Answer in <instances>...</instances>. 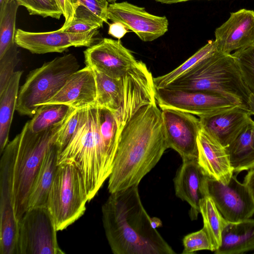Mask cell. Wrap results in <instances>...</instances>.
Wrapping results in <instances>:
<instances>
[{
	"label": "cell",
	"instance_id": "6da1fadb",
	"mask_svg": "<svg viewBox=\"0 0 254 254\" xmlns=\"http://www.w3.org/2000/svg\"><path fill=\"white\" fill-rule=\"evenodd\" d=\"M169 148L161 109L155 97L125 122L108 189L113 193L138 185Z\"/></svg>",
	"mask_w": 254,
	"mask_h": 254
},
{
	"label": "cell",
	"instance_id": "7a4b0ae2",
	"mask_svg": "<svg viewBox=\"0 0 254 254\" xmlns=\"http://www.w3.org/2000/svg\"><path fill=\"white\" fill-rule=\"evenodd\" d=\"M138 185L111 193L102 206L105 235L115 254H174L151 225Z\"/></svg>",
	"mask_w": 254,
	"mask_h": 254
},
{
	"label": "cell",
	"instance_id": "3957f363",
	"mask_svg": "<svg viewBox=\"0 0 254 254\" xmlns=\"http://www.w3.org/2000/svg\"><path fill=\"white\" fill-rule=\"evenodd\" d=\"M66 160L73 161L79 169L90 201L109 178L114 163L101 135L97 105L79 109L78 126L58 155V164Z\"/></svg>",
	"mask_w": 254,
	"mask_h": 254
},
{
	"label": "cell",
	"instance_id": "277c9868",
	"mask_svg": "<svg viewBox=\"0 0 254 254\" xmlns=\"http://www.w3.org/2000/svg\"><path fill=\"white\" fill-rule=\"evenodd\" d=\"M163 88L217 93L249 110L252 91L243 79L232 54L217 51Z\"/></svg>",
	"mask_w": 254,
	"mask_h": 254
},
{
	"label": "cell",
	"instance_id": "5b68a950",
	"mask_svg": "<svg viewBox=\"0 0 254 254\" xmlns=\"http://www.w3.org/2000/svg\"><path fill=\"white\" fill-rule=\"evenodd\" d=\"M65 121L37 133L30 131L27 122L18 134L19 141L13 169V205L18 221L27 211L30 190L44 157L55 142Z\"/></svg>",
	"mask_w": 254,
	"mask_h": 254
},
{
	"label": "cell",
	"instance_id": "8992f818",
	"mask_svg": "<svg viewBox=\"0 0 254 254\" xmlns=\"http://www.w3.org/2000/svg\"><path fill=\"white\" fill-rule=\"evenodd\" d=\"M80 65L68 54L44 63L27 75L20 87L16 110L21 115L33 117L39 108L53 98Z\"/></svg>",
	"mask_w": 254,
	"mask_h": 254
},
{
	"label": "cell",
	"instance_id": "52a82bcc",
	"mask_svg": "<svg viewBox=\"0 0 254 254\" xmlns=\"http://www.w3.org/2000/svg\"><path fill=\"white\" fill-rule=\"evenodd\" d=\"M87 201L84 181L75 164L71 160L58 164L47 204L57 230L65 229L82 216Z\"/></svg>",
	"mask_w": 254,
	"mask_h": 254
},
{
	"label": "cell",
	"instance_id": "ba28073f",
	"mask_svg": "<svg viewBox=\"0 0 254 254\" xmlns=\"http://www.w3.org/2000/svg\"><path fill=\"white\" fill-rule=\"evenodd\" d=\"M19 136L4 149L0 164V254H17L18 221L13 205V169Z\"/></svg>",
	"mask_w": 254,
	"mask_h": 254
},
{
	"label": "cell",
	"instance_id": "9c48e42d",
	"mask_svg": "<svg viewBox=\"0 0 254 254\" xmlns=\"http://www.w3.org/2000/svg\"><path fill=\"white\" fill-rule=\"evenodd\" d=\"M56 224L47 207L28 209L18 221L17 254H62Z\"/></svg>",
	"mask_w": 254,
	"mask_h": 254
},
{
	"label": "cell",
	"instance_id": "30bf717a",
	"mask_svg": "<svg viewBox=\"0 0 254 254\" xmlns=\"http://www.w3.org/2000/svg\"><path fill=\"white\" fill-rule=\"evenodd\" d=\"M155 95L161 109L178 110L199 118L212 116L239 106L224 96L212 92L155 87Z\"/></svg>",
	"mask_w": 254,
	"mask_h": 254
},
{
	"label": "cell",
	"instance_id": "8fae6325",
	"mask_svg": "<svg viewBox=\"0 0 254 254\" xmlns=\"http://www.w3.org/2000/svg\"><path fill=\"white\" fill-rule=\"evenodd\" d=\"M101 39L98 30L70 33L57 30L50 32H29L17 29L15 43L32 54L62 53L71 47H89Z\"/></svg>",
	"mask_w": 254,
	"mask_h": 254
},
{
	"label": "cell",
	"instance_id": "7c38bea8",
	"mask_svg": "<svg viewBox=\"0 0 254 254\" xmlns=\"http://www.w3.org/2000/svg\"><path fill=\"white\" fill-rule=\"evenodd\" d=\"M207 184L208 195L228 221L244 220L254 214V200L246 185L237 180V175H233L227 184L208 177Z\"/></svg>",
	"mask_w": 254,
	"mask_h": 254
},
{
	"label": "cell",
	"instance_id": "4fadbf2b",
	"mask_svg": "<svg viewBox=\"0 0 254 254\" xmlns=\"http://www.w3.org/2000/svg\"><path fill=\"white\" fill-rule=\"evenodd\" d=\"M86 66L111 77L120 78L138 63L120 40L105 38L84 52Z\"/></svg>",
	"mask_w": 254,
	"mask_h": 254
},
{
	"label": "cell",
	"instance_id": "5bb4252c",
	"mask_svg": "<svg viewBox=\"0 0 254 254\" xmlns=\"http://www.w3.org/2000/svg\"><path fill=\"white\" fill-rule=\"evenodd\" d=\"M169 148L177 151L182 160L197 159V137L201 128L199 118L173 109H161Z\"/></svg>",
	"mask_w": 254,
	"mask_h": 254
},
{
	"label": "cell",
	"instance_id": "9a60e30c",
	"mask_svg": "<svg viewBox=\"0 0 254 254\" xmlns=\"http://www.w3.org/2000/svg\"><path fill=\"white\" fill-rule=\"evenodd\" d=\"M108 17L112 22L122 23L143 42L154 41L168 30L169 21L165 16L152 14L144 7L126 1L109 4Z\"/></svg>",
	"mask_w": 254,
	"mask_h": 254
},
{
	"label": "cell",
	"instance_id": "2e32d148",
	"mask_svg": "<svg viewBox=\"0 0 254 254\" xmlns=\"http://www.w3.org/2000/svg\"><path fill=\"white\" fill-rule=\"evenodd\" d=\"M217 51L225 54L254 44V11L243 8L231 12L214 32Z\"/></svg>",
	"mask_w": 254,
	"mask_h": 254
},
{
	"label": "cell",
	"instance_id": "e0dca14e",
	"mask_svg": "<svg viewBox=\"0 0 254 254\" xmlns=\"http://www.w3.org/2000/svg\"><path fill=\"white\" fill-rule=\"evenodd\" d=\"M207 178L197 159H190L183 161L174 179L176 196L190 206L189 213L191 220L197 219L200 201L208 194Z\"/></svg>",
	"mask_w": 254,
	"mask_h": 254
},
{
	"label": "cell",
	"instance_id": "ac0fdd59",
	"mask_svg": "<svg viewBox=\"0 0 254 254\" xmlns=\"http://www.w3.org/2000/svg\"><path fill=\"white\" fill-rule=\"evenodd\" d=\"M197 142V162L204 173L210 178L228 184L234 172L226 148L201 126Z\"/></svg>",
	"mask_w": 254,
	"mask_h": 254
},
{
	"label": "cell",
	"instance_id": "d6986e66",
	"mask_svg": "<svg viewBox=\"0 0 254 254\" xmlns=\"http://www.w3.org/2000/svg\"><path fill=\"white\" fill-rule=\"evenodd\" d=\"M96 95L94 70L86 66L72 74L58 93L43 105L60 104L81 109L95 104Z\"/></svg>",
	"mask_w": 254,
	"mask_h": 254
},
{
	"label": "cell",
	"instance_id": "ffe728a7",
	"mask_svg": "<svg viewBox=\"0 0 254 254\" xmlns=\"http://www.w3.org/2000/svg\"><path fill=\"white\" fill-rule=\"evenodd\" d=\"M249 110L237 106L219 114L199 119L201 127L226 147L252 119Z\"/></svg>",
	"mask_w": 254,
	"mask_h": 254
},
{
	"label": "cell",
	"instance_id": "44dd1931",
	"mask_svg": "<svg viewBox=\"0 0 254 254\" xmlns=\"http://www.w3.org/2000/svg\"><path fill=\"white\" fill-rule=\"evenodd\" d=\"M254 250V219L228 221L216 254H240Z\"/></svg>",
	"mask_w": 254,
	"mask_h": 254
},
{
	"label": "cell",
	"instance_id": "7402d4cb",
	"mask_svg": "<svg viewBox=\"0 0 254 254\" xmlns=\"http://www.w3.org/2000/svg\"><path fill=\"white\" fill-rule=\"evenodd\" d=\"M58 149L53 143L46 153L30 190L27 209L47 207L49 193L58 166Z\"/></svg>",
	"mask_w": 254,
	"mask_h": 254
},
{
	"label": "cell",
	"instance_id": "603a6c76",
	"mask_svg": "<svg viewBox=\"0 0 254 254\" xmlns=\"http://www.w3.org/2000/svg\"><path fill=\"white\" fill-rule=\"evenodd\" d=\"M235 173L254 167V121L252 119L225 147Z\"/></svg>",
	"mask_w": 254,
	"mask_h": 254
},
{
	"label": "cell",
	"instance_id": "cb8c5ba5",
	"mask_svg": "<svg viewBox=\"0 0 254 254\" xmlns=\"http://www.w3.org/2000/svg\"><path fill=\"white\" fill-rule=\"evenodd\" d=\"M22 71H15L5 90L0 94V152L8 144L9 132L16 110Z\"/></svg>",
	"mask_w": 254,
	"mask_h": 254
},
{
	"label": "cell",
	"instance_id": "d4e9b609",
	"mask_svg": "<svg viewBox=\"0 0 254 254\" xmlns=\"http://www.w3.org/2000/svg\"><path fill=\"white\" fill-rule=\"evenodd\" d=\"M94 70L97 89L95 104L114 112L117 111L123 99L124 76L120 78H113Z\"/></svg>",
	"mask_w": 254,
	"mask_h": 254
},
{
	"label": "cell",
	"instance_id": "484cf974",
	"mask_svg": "<svg viewBox=\"0 0 254 254\" xmlns=\"http://www.w3.org/2000/svg\"><path fill=\"white\" fill-rule=\"evenodd\" d=\"M199 209L203 219V228L209 236L214 252L220 246L222 232L228 221L208 194L200 200Z\"/></svg>",
	"mask_w": 254,
	"mask_h": 254
},
{
	"label": "cell",
	"instance_id": "4316f807",
	"mask_svg": "<svg viewBox=\"0 0 254 254\" xmlns=\"http://www.w3.org/2000/svg\"><path fill=\"white\" fill-rule=\"evenodd\" d=\"M74 108L60 104L42 105L28 121L29 128L34 133L45 130L64 122Z\"/></svg>",
	"mask_w": 254,
	"mask_h": 254
},
{
	"label": "cell",
	"instance_id": "83f0119b",
	"mask_svg": "<svg viewBox=\"0 0 254 254\" xmlns=\"http://www.w3.org/2000/svg\"><path fill=\"white\" fill-rule=\"evenodd\" d=\"M217 51L215 40H210L207 43L182 64L170 72L153 77L154 86L156 88H163L183 75L203 59Z\"/></svg>",
	"mask_w": 254,
	"mask_h": 254
},
{
	"label": "cell",
	"instance_id": "f1b7e54d",
	"mask_svg": "<svg viewBox=\"0 0 254 254\" xmlns=\"http://www.w3.org/2000/svg\"><path fill=\"white\" fill-rule=\"evenodd\" d=\"M19 5L11 0L5 10L0 13V58L15 43L16 18Z\"/></svg>",
	"mask_w": 254,
	"mask_h": 254
},
{
	"label": "cell",
	"instance_id": "f546056e",
	"mask_svg": "<svg viewBox=\"0 0 254 254\" xmlns=\"http://www.w3.org/2000/svg\"><path fill=\"white\" fill-rule=\"evenodd\" d=\"M245 83L254 92V44L231 54Z\"/></svg>",
	"mask_w": 254,
	"mask_h": 254
},
{
	"label": "cell",
	"instance_id": "4dcf8cb0",
	"mask_svg": "<svg viewBox=\"0 0 254 254\" xmlns=\"http://www.w3.org/2000/svg\"><path fill=\"white\" fill-rule=\"evenodd\" d=\"M103 22L79 6L72 21L63 30L70 33H84L98 30L103 27Z\"/></svg>",
	"mask_w": 254,
	"mask_h": 254
},
{
	"label": "cell",
	"instance_id": "1f68e13d",
	"mask_svg": "<svg viewBox=\"0 0 254 254\" xmlns=\"http://www.w3.org/2000/svg\"><path fill=\"white\" fill-rule=\"evenodd\" d=\"M30 15L60 19L62 13L53 0H16Z\"/></svg>",
	"mask_w": 254,
	"mask_h": 254
},
{
	"label": "cell",
	"instance_id": "d6a6232c",
	"mask_svg": "<svg viewBox=\"0 0 254 254\" xmlns=\"http://www.w3.org/2000/svg\"><path fill=\"white\" fill-rule=\"evenodd\" d=\"M17 47L14 43L0 58V94L7 86L19 61Z\"/></svg>",
	"mask_w": 254,
	"mask_h": 254
},
{
	"label": "cell",
	"instance_id": "836d02e7",
	"mask_svg": "<svg viewBox=\"0 0 254 254\" xmlns=\"http://www.w3.org/2000/svg\"><path fill=\"white\" fill-rule=\"evenodd\" d=\"M183 244L184 250L182 254H192L202 250L213 252L209 236L203 228L185 236L183 240Z\"/></svg>",
	"mask_w": 254,
	"mask_h": 254
},
{
	"label": "cell",
	"instance_id": "e575fe53",
	"mask_svg": "<svg viewBox=\"0 0 254 254\" xmlns=\"http://www.w3.org/2000/svg\"><path fill=\"white\" fill-rule=\"evenodd\" d=\"M79 117V109L74 108L60 130L55 142L58 149L59 155L65 148L73 135L78 126Z\"/></svg>",
	"mask_w": 254,
	"mask_h": 254
},
{
	"label": "cell",
	"instance_id": "d590c367",
	"mask_svg": "<svg viewBox=\"0 0 254 254\" xmlns=\"http://www.w3.org/2000/svg\"><path fill=\"white\" fill-rule=\"evenodd\" d=\"M80 6H83L103 23H108L107 0H78Z\"/></svg>",
	"mask_w": 254,
	"mask_h": 254
},
{
	"label": "cell",
	"instance_id": "8d00e7d4",
	"mask_svg": "<svg viewBox=\"0 0 254 254\" xmlns=\"http://www.w3.org/2000/svg\"><path fill=\"white\" fill-rule=\"evenodd\" d=\"M61 11L64 18V22L60 28L61 31L64 29L73 19L76 11L80 6L78 0H53Z\"/></svg>",
	"mask_w": 254,
	"mask_h": 254
},
{
	"label": "cell",
	"instance_id": "74e56055",
	"mask_svg": "<svg viewBox=\"0 0 254 254\" xmlns=\"http://www.w3.org/2000/svg\"><path fill=\"white\" fill-rule=\"evenodd\" d=\"M108 34L117 38L118 40H120L128 32L127 28L121 22H113L111 23H108Z\"/></svg>",
	"mask_w": 254,
	"mask_h": 254
},
{
	"label": "cell",
	"instance_id": "f35d334b",
	"mask_svg": "<svg viewBox=\"0 0 254 254\" xmlns=\"http://www.w3.org/2000/svg\"><path fill=\"white\" fill-rule=\"evenodd\" d=\"M243 183L248 188L254 200V167L249 170L244 178Z\"/></svg>",
	"mask_w": 254,
	"mask_h": 254
},
{
	"label": "cell",
	"instance_id": "ab89813d",
	"mask_svg": "<svg viewBox=\"0 0 254 254\" xmlns=\"http://www.w3.org/2000/svg\"><path fill=\"white\" fill-rule=\"evenodd\" d=\"M249 111L251 115H254V92H252L249 101Z\"/></svg>",
	"mask_w": 254,
	"mask_h": 254
},
{
	"label": "cell",
	"instance_id": "60d3db41",
	"mask_svg": "<svg viewBox=\"0 0 254 254\" xmlns=\"http://www.w3.org/2000/svg\"><path fill=\"white\" fill-rule=\"evenodd\" d=\"M155 1L164 4H174L193 0H154Z\"/></svg>",
	"mask_w": 254,
	"mask_h": 254
},
{
	"label": "cell",
	"instance_id": "b9f144b4",
	"mask_svg": "<svg viewBox=\"0 0 254 254\" xmlns=\"http://www.w3.org/2000/svg\"><path fill=\"white\" fill-rule=\"evenodd\" d=\"M152 226L154 229H157L162 226V222L161 220L157 217H152L151 218Z\"/></svg>",
	"mask_w": 254,
	"mask_h": 254
},
{
	"label": "cell",
	"instance_id": "7bdbcfd3",
	"mask_svg": "<svg viewBox=\"0 0 254 254\" xmlns=\"http://www.w3.org/2000/svg\"><path fill=\"white\" fill-rule=\"evenodd\" d=\"M11 0H0V13L2 12Z\"/></svg>",
	"mask_w": 254,
	"mask_h": 254
},
{
	"label": "cell",
	"instance_id": "ee69618b",
	"mask_svg": "<svg viewBox=\"0 0 254 254\" xmlns=\"http://www.w3.org/2000/svg\"><path fill=\"white\" fill-rule=\"evenodd\" d=\"M117 0H107L109 3H112L116 2Z\"/></svg>",
	"mask_w": 254,
	"mask_h": 254
}]
</instances>
